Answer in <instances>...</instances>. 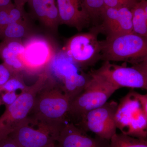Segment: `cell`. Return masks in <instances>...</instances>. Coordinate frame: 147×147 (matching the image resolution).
<instances>
[{
  "instance_id": "6",
  "label": "cell",
  "mask_w": 147,
  "mask_h": 147,
  "mask_svg": "<svg viewBox=\"0 0 147 147\" xmlns=\"http://www.w3.org/2000/svg\"><path fill=\"white\" fill-rule=\"evenodd\" d=\"M43 74L35 84L21 91L16 100L6 106L4 113L0 117V140L9 136L13 129L28 117L33 107L38 92L46 82Z\"/></svg>"
},
{
  "instance_id": "27",
  "label": "cell",
  "mask_w": 147,
  "mask_h": 147,
  "mask_svg": "<svg viewBox=\"0 0 147 147\" xmlns=\"http://www.w3.org/2000/svg\"><path fill=\"white\" fill-rule=\"evenodd\" d=\"M3 105L1 99V96H0V106Z\"/></svg>"
},
{
  "instance_id": "14",
  "label": "cell",
  "mask_w": 147,
  "mask_h": 147,
  "mask_svg": "<svg viewBox=\"0 0 147 147\" xmlns=\"http://www.w3.org/2000/svg\"><path fill=\"white\" fill-rule=\"evenodd\" d=\"M60 24L74 27L79 31L88 26L90 19L83 0H56Z\"/></svg>"
},
{
  "instance_id": "19",
  "label": "cell",
  "mask_w": 147,
  "mask_h": 147,
  "mask_svg": "<svg viewBox=\"0 0 147 147\" xmlns=\"http://www.w3.org/2000/svg\"><path fill=\"white\" fill-rule=\"evenodd\" d=\"M25 19L26 18L7 26L3 31L1 38L3 40H20L27 36L28 28L25 22Z\"/></svg>"
},
{
  "instance_id": "25",
  "label": "cell",
  "mask_w": 147,
  "mask_h": 147,
  "mask_svg": "<svg viewBox=\"0 0 147 147\" xmlns=\"http://www.w3.org/2000/svg\"><path fill=\"white\" fill-rule=\"evenodd\" d=\"M30 0H13L14 4L18 7L24 8V6Z\"/></svg>"
},
{
  "instance_id": "10",
  "label": "cell",
  "mask_w": 147,
  "mask_h": 147,
  "mask_svg": "<svg viewBox=\"0 0 147 147\" xmlns=\"http://www.w3.org/2000/svg\"><path fill=\"white\" fill-rule=\"evenodd\" d=\"M36 125L37 127H33L27 117L18 124L9 136L18 147H45L55 144L59 134Z\"/></svg>"
},
{
  "instance_id": "5",
  "label": "cell",
  "mask_w": 147,
  "mask_h": 147,
  "mask_svg": "<svg viewBox=\"0 0 147 147\" xmlns=\"http://www.w3.org/2000/svg\"><path fill=\"white\" fill-rule=\"evenodd\" d=\"M89 73L91 78L86 86L69 104L68 115L79 120L88 112L104 105L118 90L102 76L91 71Z\"/></svg>"
},
{
  "instance_id": "11",
  "label": "cell",
  "mask_w": 147,
  "mask_h": 147,
  "mask_svg": "<svg viewBox=\"0 0 147 147\" xmlns=\"http://www.w3.org/2000/svg\"><path fill=\"white\" fill-rule=\"evenodd\" d=\"M25 50L19 57L24 69L37 71L46 67L57 53L47 40L40 37H34L24 43Z\"/></svg>"
},
{
  "instance_id": "28",
  "label": "cell",
  "mask_w": 147,
  "mask_h": 147,
  "mask_svg": "<svg viewBox=\"0 0 147 147\" xmlns=\"http://www.w3.org/2000/svg\"><path fill=\"white\" fill-rule=\"evenodd\" d=\"M137 1H138V2L140 1H142V0H137Z\"/></svg>"
},
{
  "instance_id": "1",
  "label": "cell",
  "mask_w": 147,
  "mask_h": 147,
  "mask_svg": "<svg viewBox=\"0 0 147 147\" xmlns=\"http://www.w3.org/2000/svg\"><path fill=\"white\" fill-rule=\"evenodd\" d=\"M70 102L59 87L46 80L28 117L33 123L59 134L66 121Z\"/></svg>"
},
{
  "instance_id": "7",
  "label": "cell",
  "mask_w": 147,
  "mask_h": 147,
  "mask_svg": "<svg viewBox=\"0 0 147 147\" xmlns=\"http://www.w3.org/2000/svg\"><path fill=\"white\" fill-rule=\"evenodd\" d=\"M131 66L118 65L104 61L93 73L105 78L118 89L123 87L147 89V59Z\"/></svg>"
},
{
  "instance_id": "2",
  "label": "cell",
  "mask_w": 147,
  "mask_h": 147,
  "mask_svg": "<svg viewBox=\"0 0 147 147\" xmlns=\"http://www.w3.org/2000/svg\"><path fill=\"white\" fill-rule=\"evenodd\" d=\"M117 128L131 137L147 139V95L134 91L121 99L115 116Z\"/></svg>"
},
{
  "instance_id": "4",
  "label": "cell",
  "mask_w": 147,
  "mask_h": 147,
  "mask_svg": "<svg viewBox=\"0 0 147 147\" xmlns=\"http://www.w3.org/2000/svg\"><path fill=\"white\" fill-rule=\"evenodd\" d=\"M101 60L134 64L147 59V38L133 32L101 41Z\"/></svg>"
},
{
  "instance_id": "9",
  "label": "cell",
  "mask_w": 147,
  "mask_h": 147,
  "mask_svg": "<svg viewBox=\"0 0 147 147\" xmlns=\"http://www.w3.org/2000/svg\"><path fill=\"white\" fill-rule=\"evenodd\" d=\"M118 103L111 100L91 110L79 120L78 127L91 131L101 139L110 141L117 133L115 116Z\"/></svg>"
},
{
  "instance_id": "29",
  "label": "cell",
  "mask_w": 147,
  "mask_h": 147,
  "mask_svg": "<svg viewBox=\"0 0 147 147\" xmlns=\"http://www.w3.org/2000/svg\"><path fill=\"white\" fill-rule=\"evenodd\" d=\"M133 1H136L138 2V1H137V0H133Z\"/></svg>"
},
{
  "instance_id": "15",
  "label": "cell",
  "mask_w": 147,
  "mask_h": 147,
  "mask_svg": "<svg viewBox=\"0 0 147 147\" xmlns=\"http://www.w3.org/2000/svg\"><path fill=\"white\" fill-rule=\"evenodd\" d=\"M28 3L37 19L48 28L57 31L60 21L56 0H30Z\"/></svg>"
},
{
  "instance_id": "12",
  "label": "cell",
  "mask_w": 147,
  "mask_h": 147,
  "mask_svg": "<svg viewBox=\"0 0 147 147\" xmlns=\"http://www.w3.org/2000/svg\"><path fill=\"white\" fill-rule=\"evenodd\" d=\"M100 19L102 23L96 27L106 37L133 32L132 14L128 8H104Z\"/></svg>"
},
{
  "instance_id": "26",
  "label": "cell",
  "mask_w": 147,
  "mask_h": 147,
  "mask_svg": "<svg viewBox=\"0 0 147 147\" xmlns=\"http://www.w3.org/2000/svg\"><path fill=\"white\" fill-rule=\"evenodd\" d=\"M45 147H58L57 146H55V144H51L50 145V146H47Z\"/></svg>"
},
{
  "instance_id": "22",
  "label": "cell",
  "mask_w": 147,
  "mask_h": 147,
  "mask_svg": "<svg viewBox=\"0 0 147 147\" xmlns=\"http://www.w3.org/2000/svg\"><path fill=\"white\" fill-rule=\"evenodd\" d=\"M104 8H128L131 9L138 2L133 0H103Z\"/></svg>"
},
{
  "instance_id": "13",
  "label": "cell",
  "mask_w": 147,
  "mask_h": 147,
  "mask_svg": "<svg viewBox=\"0 0 147 147\" xmlns=\"http://www.w3.org/2000/svg\"><path fill=\"white\" fill-rule=\"evenodd\" d=\"M110 141L100 137H90L73 122L66 121L57 142L58 147H109Z\"/></svg>"
},
{
  "instance_id": "21",
  "label": "cell",
  "mask_w": 147,
  "mask_h": 147,
  "mask_svg": "<svg viewBox=\"0 0 147 147\" xmlns=\"http://www.w3.org/2000/svg\"><path fill=\"white\" fill-rule=\"evenodd\" d=\"M27 86L20 77L13 75L5 84L0 87V92H15L18 89L22 91Z\"/></svg>"
},
{
  "instance_id": "23",
  "label": "cell",
  "mask_w": 147,
  "mask_h": 147,
  "mask_svg": "<svg viewBox=\"0 0 147 147\" xmlns=\"http://www.w3.org/2000/svg\"><path fill=\"white\" fill-rule=\"evenodd\" d=\"M13 75L9 69L4 64H0V87L5 84Z\"/></svg>"
},
{
  "instance_id": "20",
  "label": "cell",
  "mask_w": 147,
  "mask_h": 147,
  "mask_svg": "<svg viewBox=\"0 0 147 147\" xmlns=\"http://www.w3.org/2000/svg\"><path fill=\"white\" fill-rule=\"evenodd\" d=\"M84 7L90 20L101 18L104 9L103 0H83Z\"/></svg>"
},
{
  "instance_id": "3",
  "label": "cell",
  "mask_w": 147,
  "mask_h": 147,
  "mask_svg": "<svg viewBox=\"0 0 147 147\" xmlns=\"http://www.w3.org/2000/svg\"><path fill=\"white\" fill-rule=\"evenodd\" d=\"M78 67L65 51L57 53L46 67L47 81L59 87L70 101L84 90L91 78L90 73H80Z\"/></svg>"
},
{
  "instance_id": "24",
  "label": "cell",
  "mask_w": 147,
  "mask_h": 147,
  "mask_svg": "<svg viewBox=\"0 0 147 147\" xmlns=\"http://www.w3.org/2000/svg\"><path fill=\"white\" fill-rule=\"evenodd\" d=\"M0 147H18L11 137H8L0 140Z\"/></svg>"
},
{
  "instance_id": "17",
  "label": "cell",
  "mask_w": 147,
  "mask_h": 147,
  "mask_svg": "<svg viewBox=\"0 0 147 147\" xmlns=\"http://www.w3.org/2000/svg\"><path fill=\"white\" fill-rule=\"evenodd\" d=\"M26 17L24 8L16 6L14 3L0 7V38L7 26L25 19Z\"/></svg>"
},
{
  "instance_id": "18",
  "label": "cell",
  "mask_w": 147,
  "mask_h": 147,
  "mask_svg": "<svg viewBox=\"0 0 147 147\" xmlns=\"http://www.w3.org/2000/svg\"><path fill=\"white\" fill-rule=\"evenodd\" d=\"M109 147H147V139L116 133L110 140Z\"/></svg>"
},
{
  "instance_id": "16",
  "label": "cell",
  "mask_w": 147,
  "mask_h": 147,
  "mask_svg": "<svg viewBox=\"0 0 147 147\" xmlns=\"http://www.w3.org/2000/svg\"><path fill=\"white\" fill-rule=\"evenodd\" d=\"M131 10L133 32L147 38V1L138 2Z\"/></svg>"
},
{
  "instance_id": "8",
  "label": "cell",
  "mask_w": 147,
  "mask_h": 147,
  "mask_svg": "<svg viewBox=\"0 0 147 147\" xmlns=\"http://www.w3.org/2000/svg\"><path fill=\"white\" fill-rule=\"evenodd\" d=\"M99 33L97 27H94L88 32L75 35L67 42L65 52L79 68L94 65L101 60L102 45L98 38Z\"/></svg>"
}]
</instances>
